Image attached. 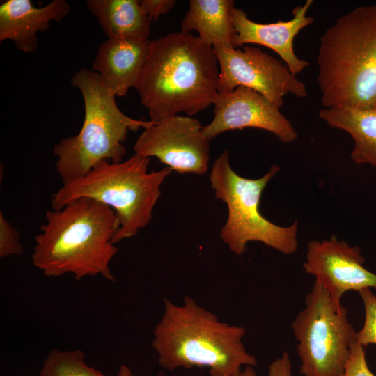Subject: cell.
Instances as JSON below:
<instances>
[{"label":"cell","mask_w":376,"mask_h":376,"mask_svg":"<svg viewBox=\"0 0 376 376\" xmlns=\"http://www.w3.org/2000/svg\"><path fill=\"white\" fill-rule=\"evenodd\" d=\"M214 47L198 36L171 33L151 41L136 89L150 120L183 112L193 116L212 104L219 72Z\"/></svg>","instance_id":"obj_1"},{"label":"cell","mask_w":376,"mask_h":376,"mask_svg":"<svg viewBox=\"0 0 376 376\" xmlns=\"http://www.w3.org/2000/svg\"><path fill=\"white\" fill-rule=\"evenodd\" d=\"M35 237L33 265L47 277L72 274L76 280L100 275L115 281L109 268L118 249L112 242L120 223L114 210L80 198L46 212Z\"/></svg>","instance_id":"obj_2"},{"label":"cell","mask_w":376,"mask_h":376,"mask_svg":"<svg viewBox=\"0 0 376 376\" xmlns=\"http://www.w3.org/2000/svg\"><path fill=\"white\" fill-rule=\"evenodd\" d=\"M164 305L152 345L164 369L206 367L211 376H240L243 366L257 364L242 342L246 333L244 327L219 321L188 296L183 305L167 299Z\"/></svg>","instance_id":"obj_3"},{"label":"cell","mask_w":376,"mask_h":376,"mask_svg":"<svg viewBox=\"0 0 376 376\" xmlns=\"http://www.w3.org/2000/svg\"><path fill=\"white\" fill-rule=\"evenodd\" d=\"M316 61L324 108L376 109V5L338 17L320 37Z\"/></svg>","instance_id":"obj_4"},{"label":"cell","mask_w":376,"mask_h":376,"mask_svg":"<svg viewBox=\"0 0 376 376\" xmlns=\"http://www.w3.org/2000/svg\"><path fill=\"white\" fill-rule=\"evenodd\" d=\"M150 158L134 153L120 162L101 161L84 175L65 183L51 197L53 210L90 198L111 207L120 227L112 242L136 235L147 226L161 195V185L172 170L166 166L148 171Z\"/></svg>","instance_id":"obj_5"},{"label":"cell","mask_w":376,"mask_h":376,"mask_svg":"<svg viewBox=\"0 0 376 376\" xmlns=\"http://www.w3.org/2000/svg\"><path fill=\"white\" fill-rule=\"evenodd\" d=\"M70 82L81 93L84 118L77 134L62 139L53 148L63 183L84 175L101 161L122 162L128 132L155 123L132 118L122 112L116 96L104 88L95 71L79 69Z\"/></svg>","instance_id":"obj_6"},{"label":"cell","mask_w":376,"mask_h":376,"mask_svg":"<svg viewBox=\"0 0 376 376\" xmlns=\"http://www.w3.org/2000/svg\"><path fill=\"white\" fill-rule=\"evenodd\" d=\"M279 170L278 165L273 164L260 178H243L230 165L227 150L214 162L210 175L211 187L217 198L228 208L220 237L235 254L244 253L246 244L252 241L263 242L286 255L297 251L298 221L280 226L265 218L259 210L263 190Z\"/></svg>","instance_id":"obj_7"},{"label":"cell","mask_w":376,"mask_h":376,"mask_svg":"<svg viewBox=\"0 0 376 376\" xmlns=\"http://www.w3.org/2000/svg\"><path fill=\"white\" fill-rule=\"evenodd\" d=\"M304 376H343L356 331L343 306L337 310L329 293L315 280L305 308L292 323Z\"/></svg>","instance_id":"obj_8"},{"label":"cell","mask_w":376,"mask_h":376,"mask_svg":"<svg viewBox=\"0 0 376 376\" xmlns=\"http://www.w3.org/2000/svg\"><path fill=\"white\" fill-rule=\"evenodd\" d=\"M220 67L218 93L230 92L239 86L251 88L271 101L278 108L291 94L307 96L306 85L288 66L260 48L244 46L228 49L213 47Z\"/></svg>","instance_id":"obj_9"},{"label":"cell","mask_w":376,"mask_h":376,"mask_svg":"<svg viewBox=\"0 0 376 376\" xmlns=\"http://www.w3.org/2000/svg\"><path fill=\"white\" fill-rule=\"evenodd\" d=\"M209 142L198 119L175 115L144 128L133 150L146 157H155L178 173L203 175L208 169Z\"/></svg>","instance_id":"obj_10"},{"label":"cell","mask_w":376,"mask_h":376,"mask_svg":"<svg viewBox=\"0 0 376 376\" xmlns=\"http://www.w3.org/2000/svg\"><path fill=\"white\" fill-rule=\"evenodd\" d=\"M361 251L335 235L329 240H313L307 244L305 272L314 275L327 291L336 309L343 306L340 299L349 290H376V274L366 269Z\"/></svg>","instance_id":"obj_11"},{"label":"cell","mask_w":376,"mask_h":376,"mask_svg":"<svg viewBox=\"0 0 376 376\" xmlns=\"http://www.w3.org/2000/svg\"><path fill=\"white\" fill-rule=\"evenodd\" d=\"M213 104L214 118L203 126L209 141L224 132L246 127L268 131L285 143L294 141L298 136L279 108L247 87L239 86L230 92L218 93Z\"/></svg>","instance_id":"obj_12"},{"label":"cell","mask_w":376,"mask_h":376,"mask_svg":"<svg viewBox=\"0 0 376 376\" xmlns=\"http://www.w3.org/2000/svg\"><path fill=\"white\" fill-rule=\"evenodd\" d=\"M313 3V0H306L303 5L295 7L292 10V18L290 20L267 24L251 20L243 10L235 7L232 11L235 30V47L246 44L265 46L276 53L292 74L296 75L301 72L309 63L296 55L293 42L303 29L313 23L314 19L307 15Z\"/></svg>","instance_id":"obj_13"},{"label":"cell","mask_w":376,"mask_h":376,"mask_svg":"<svg viewBox=\"0 0 376 376\" xmlns=\"http://www.w3.org/2000/svg\"><path fill=\"white\" fill-rule=\"evenodd\" d=\"M151 47L149 39L108 38L99 47L93 68L112 95L125 96L136 88Z\"/></svg>","instance_id":"obj_14"},{"label":"cell","mask_w":376,"mask_h":376,"mask_svg":"<svg viewBox=\"0 0 376 376\" xmlns=\"http://www.w3.org/2000/svg\"><path fill=\"white\" fill-rule=\"evenodd\" d=\"M70 11L65 0H54L35 7L30 0H7L0 5V42L13 41L24 52H34L38 44V32L49 28L52 21H61Z\"/></svg>","instance_id":"obj_15"},{"label":"cell","mask_w":376,"mask_h":376,"mask_svg":"<svg viewBox=\"0 0 376 376\" xmlns=\"http://www.w3.org/2000/svg\"><path fill=\"white\" fill-rule=\"evenodd\" d=\"M232 0H191L180 32H198V37L212 47L234 49L235 30L232 19Z\"/></svg>","instance_id":"obj_16"},{"label":"cell","mask_w":376,"mask_h":376,"mask_svg":"<svg viewBox=\"0 0 376 376\" xmlns=\"http://www.w3.org/2000/svg\"><path fill=\"white\" fill-rule=\"evenodd\" d=\"M319 116L330 127L352 136L350 157L354 162L376 166V109L331 107L322 109Z\"/></svg>","instance_id":"obj_17"},{"label":"cell","mask_w":376,"mask_h":376,"mask_svg":"<svg viewBox=\"0 0 376 376\" xmlns=\"http://www.w3.org/2000/svg\"><path fill=\"white\" fill-rule=\"evenodd\" d=\"M91 13L108 38L148 39L152 20L138 0H87Z\"/></svg>","instance_id":"obj_18"},{"label":"cell","mask_w":376,"mask_h":376,"mask_svg":"<svg viewBox=\"0 0 376 376\" xmlns=\"http://www.w3.org/2000/svg\"><path fill=\"white\" fill-rule=\"evenodd\" d=\"M40 376H106L88 366L80 350H61L53 348L47 355Z\"/></svg>","instance_id":"obj_19"},{"label":"cell","mask_w":376,"mask_h":376,"mask_svg":"<svg viewBox=\"0 0 376 376\" xmlns=\"http://www.w3.org/2000/svg\"><path fill=\"white\" fill-rule=\"evenodd\" d=\"M359 295L365 308V320L363 328L356 332L355 338L363 347L369 344L376 345V295L370 288L361 290Z\"/></svg>","instance_id":"obj_20"},{"label":"cell","mask_w":376,"mask_h":376,"mask_svg":"<svg viewBox=\"0 0 376 376\" xmlns=\"http://www.w3.org/2000/svg\"><path fill=\"white\" fill-rule=\"evenodd\" d=\"M24 247L18 230L0 212V257L21 255Z\"/></svg>","instance_id":"obj_21"},{"label":"cell","mask_w":376,"mask_h":376,"mask_svg":"<svg viewBox=\"0 0 376 376\" xmlns=\"http://www.w3.org/2000/svg\"><path fill=\"white\" fill-rule=\"evenodd\" d=\"M343 376H375L367 365L363 347L356 338L350 345V354Z\"/></svg>","instance_id":"obj_22"},{"label":"cell","mask_w":376,"mask_h":376,"mask_svg":"<svg viewBox=\"0 0 376 376\" xmlns=\"http://www.w3.org/2000/svg\"><path fill=\"white\" fill-rule=\"evenodd\" d=\"M140 5L152 21H156L165 15L175 6V0H141Z\"/></svg>","instance_id":"obj_23"},{"label":"cell","mask_w":376,"mask_h":376,"mask_svg":"<svg viewBox=\"0 0 376 376\" xmlns=\"http://www.w3.org/2000/svg\"><path fill=\"white\" fill-rule=\"evenodd\" d=\"M267 376H292V365L287 351H285L281 357L272 362Z\"/></svg>","instance_id":"obj_24"},{"label":"cell","mask_w":376,"mask_h":376,"mask_svg":"<svg viewBox=\"0 0 376 376\" xmlns=\"http://www.w3.org/2000/svg\"><path fill=\"white\" fill-rule=\"evenodd\" d=\"M116 376H134V375L132 370L130 369V368L127 366L125 364H122L119 368V370Z\"/></svg>","instance_id":"obj_25"},{"label":"cell","mask_w":376,"mask_h":376,"mask_svg":"<svg viewBox=\"0 0 376 376\" xmlns=\"http://www.w3.org/2000/svg\"><path fill=\"white\" fill-rule=\"evenodd\" d=\"M240 376H257V375L252 366H246Z\"/></svg>","instance_id":"obj_26"}]
</instances>
